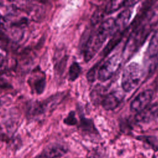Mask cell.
Instances as JSON below:
<instances>
[{
    "label": "cell",
    "mask_w": 158,
    "mask_h": 158,
    "mask_svg": "<svg viewBox=\"0 0 158 158\" xmlns=\"http://www.w3.org/2000/svg\"><path fill=\"white\" fill-rule=\"evenodd\" d=\"M116 31L115 19L110 17L102 22L96 30L92 31L85 40H82L81 52L85 61L89 62L100 49L106 39Z\"/></svg>",
    "instance_id": "obj_1"
},
{
    "label": "cell",
    "mask_w": 158,
    "mask_h": 158,
    "mask_svg": "<svg viewBox=\"0 0 158 158\" xmlns=\"http://www.w3.org/2000/svg\"><path fill=\"white\" fill-rule=\"evenodd\" d=\"M146 20L131 30L123 49V53L127 58L131 56L142 46L149 36L152 25Z\"/></svg>",
    "instance_id": "obj_2"
},
{
    "label": "cell",
    "mask_w": 158,
    "mask_h": 158,
    "mask_svg": "<svg viewBox=\"0 0 158 158\" xmlns=\"http://www.w3.org/2000/svg\"><path fill=\"white\" fill-rule=\"evenodd\" d=\"M142 76L139 65L135 62L130 63L124 69L122 75L121 86L123 90L129 93L135 89L139 85Z\"/></svg>",
    "instance_id": "obj_3"
},
{
    "label": "cell",
    "mask_w": 158,
    "mask_h": 158,
    "mask_svg": "<svg viewBox=\"0 0 158 158\" xmlns=\"http://www.w3.org/2000/svg\"><path fill=\"white\" fill-rule=\"evenodd\" d=\"M121 60V57L117 53L106 60L98 69V80L102 82L109 80L118 69Z\"/></svg>",
    "instance_id": "obj_4"
},
{
    "label": "cell",
    "mask_w": 158,
    "mask_h": 158,
    "mask_svg": "<svg viewBox=\"0 0 158 158\" xmlns=\"http://www.w3.org/2000/svg\"><path fill=\"white\" fill-rule=\"evenodd\" d=\"M61 98L60 94H56L43 101L32 102L28 107V114L30 117H38L43 114L48 108L51 109L56 106Z\"/></svg>",
    "instance_id": "obj_5"
},
{
    "label": "cell",
    "mask_w": 158,
    "mask_h": 158,
    "mask_svg": "<svg viewBox=\"0 0 158 158\" xmlns=\"http://www.w3.org/2000/svg\"><path fill=\"white\" fill-rule=\"evenodd\" d=\"M154 95V92L151 89H147L140 92L131 102L130 110L133 112L139 113L150 104Z\"/></svg>",
    "instance_id": "obj_6"
},
{
    "label": "cell",
    "mask_w": 158,
    "mask_h": 158,
    "mask_svg": "<svg viewBox=\"0 0 158 158\" xmlns=\"http://www.w3.org/2000/svg\"><path fill=\"white\" fill-rule=\"evenodd\" d=\"M69 151V148L64 144L54 143L46 146L41 152L33 158H59Z\"/></svg>",
    "instance_id": "obj_7"
},
{
    "label": "cell",
    "mask_w": 158,
    "mask_h": 158,
    "mask_svg": "<svg viewBox=\"0 0 158 158\" xmlns=\"http://www.w3.org/2000/svg\"><path fill=\"white\" fill-rule=\"evenodd\" d=\"M28 83L32 93L41 94L45 89L46 79L45 73L40 69H35L28 78Z\"/></svg>",
    "instance_id": "obj_8"
},
{
    "label": "cell",
    "mask_w": 158,
    "mask_h": 158,
    "mask_svg": "<svg viewBox=\"0 0 158 158\" xmlns=\"http://www.w3.org/2000/svg\"><path fill=\"white\" fill-rule=\"evenodd\" d=\"M123 98V96L120 92L112 91L103 96L100 104L106 110H114L120 105Z\"/></svg>",
    "instance_id": "obj_9"
},
{
    "label": "cell",
    "mask_w": 158,
    "mask_h": 158,
    "mask_svg": "<svg viewBox=\"0 0 158 158\" xmlns=\"http://www.w3.org/2000/svg\"><path fill=\"white\" fill-rule=\"evenodd\" d=\"M78 128L83 134L89 136H91V135H99L93 120L86 118L83 115H80V122L78 124Z\"/></svg>",
    "instance_id": "obj_10"
},
{
    "label": "cell",
    "mask_w": 158,
    "mask_h": 158,
    "mask_svg": "<svg viewBox=\"0 0 158 158\" xmlns=\"http://www.w3.org/2000/svg\"><path fill=\"white\" fill-rule=\"evenodd\" d=\"M132 15L131 7L127 8L120 12L115 19V23L117 31H124Z\"/></svg>",
    "instance_id": "obj_11"
},
{
    "label": "cell",
    "mask_w": 158,
    "mask_h": 158,
    "mask_svg": "<svg viewBox=\"0 0 158 158\" xmlns=\"http://www.w3.org/2000/svg\"><path fill=\"white\" fill-rule=\"evenodd\" d=\"M127 30L128 28L124 31H117L114 35H112V37L109 41L101 52V54L104 57L107 56L117 46V45L121 41L124 34L127 31Z\"/></svg>",
    "instance_id": "obj_12"
},
{
    "label": "cell",
    "mask_w": 158,
    "mask_h": 158,
    "mask_svg": "<svg viewBox=\"0 0 158 158\" xmlns=\"http://www.w3.org/2000/svg\"><path fill=\"white\" fill-rule=\"evenodd\" d=\"M158 104H154L151 106H148L143 111L138 113L136 119L138 121L148 122L151 121L155 116L157 117Z\"/></svg>",
    "instance_id": "obj_13"
},
{
    "label": "cell",
    "mask_w": 158,
    "mask_h": 158,
    "mask_svg": "<svg viewBox=\"0 0 158 158\" xmlns=\"http://www.w3.org/2000/svg\"><path fill=\"white\" fill-rule=\"evenodd\" d=\"M147 54L149 58L156 57L158 56V29L154 32L151 38L147 49Z\"/></svg>",
    "instance_id": "obj_14"
},
{
    "label": "cell",
    "mask_w": 158,
    "mask_h": 158,
    "mask_svg": "<svg viewBox=\"0 0 158 158\" xmlns=\"http://www.w3.org/2000/svg\"><path fill=\"white\" fill-rule=\"evenodd\" d=\"M124 3L125 1L120 0L109 1L104 7L106 14H110L116 12L124 6Z\"/></svg>",
    "instance_id": "obj_15"
},
{
    "label": "cell",
    "mask_w": 158,
    "mask_h": 158,
    "mask_svg": "<svg viewBox=\"0 0 158 158\" xmlns=\"http://www.w3.org/2000/svg\"><path fill=\"white\" fill-rule=\"evenodd\" d=\"M81 72V68L77 62H73L69 69V79L71 81H74L80 76Z\"/></svg>",
    "instance_id": "obj_16"
},
{
    "label": "cell",
    "mask_w": 158,
    "mask_h": 158,
    "mask_svg": "<svg viewBox=\"0 0 158 158\" xmlns=\"http://www.w3.org/2000/svg\"><path fill=\"white\" fill-rule=\"evenodd\" d=\"M137 139L147 144L154 151L158 150V139L156 137L153 136H139L137 137Z\"/></svg>",
    "instance_id": "obj_17"
},
{
    "label": "cell",
    "mask_w": 158,
    "mask_h": 158,
    "mask_svg": "<svg viewBox=\"0 0 158 158\" xmlns=\"http://www.w3.org/2000/svg\"><path fill=\"white\" fill-rule=\"evenodd\" d=\"M64 123L69 126H75V125H78V120L76 117V114L75 112L72 110L70 111L67 117L64 118Z\"/></svg>",
    "instance_id": "obj_18"
},
{
    "label": "cell",
    "mask_w": 158,
    "mask_h": 158,
    "mask_svg": "<svg viewBox=\"0 0 158 158\" xmlns=\"http://www.w3.org/2000/svg\"><path fill=\"white\" fill-rule=\"evenodd\" d=\"M67 58L65 56L63 57L61 60L57 62L56 65V67H55V70L56 71V73L59 75H61L63 72L65 70V66H66V64L67 62Z\"/></svg>",
    "instance_id": "obj_19"
},
{
    "label": "cell",
    "mask_w": 158,
    "mask_h": 158,
    "mask_svg": "<svg viewBox=\"0 0 158 158\" xmlns=\"http://www.w3.org/2000/svg\"><path fill=\"white\" fill-rule=\"evenodd\" d=\"M98 69V64H96L92 68L90 69V70L88 72L86 77L88 80L89 82H93L95 80V77H96V70Z\"/></svg>",
    "instance_id": "obj_20"
},
{
    "label": "cell",
    "mask_w": 158,
    "mask_h": 158,
    "mask_svg": "<svg viewBox=\"0 0 158 158\" xmlns=\"http://www.w3.org/2000/svg\"><path fill=\"white\" fill-rule=\"evenodd\" d=\"M157 117H158V113H157Z\"/></svg>",
    "instance_id": "obj_21"
}]
</instances>
